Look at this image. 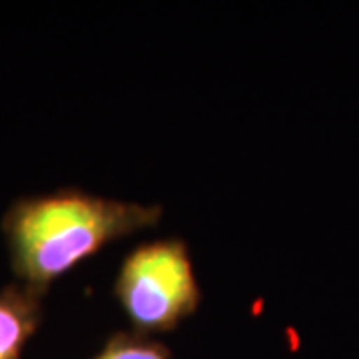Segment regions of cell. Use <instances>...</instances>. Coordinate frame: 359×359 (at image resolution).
<instances>
[{"instance_id":"2","label":"cell","mask_w":359,"mask_h":359,"mask_svg":"<svg viewBox=\"0 0 359 359\" xmlns=\"http://www.w3.org/2000/svg\"><path fill=\"white\" fill-rule=\"evenodd\" d=\"M112 294L134 332H174L202 304L190 245L178 236L134 245L116 271Z\"/></svg>"},{"instance_id":"4","label":"cell","mask_w":359,"mask_h":359,"mask_svg":"<svg viewBox=\"0 0 359 359\" xmlns=\"http://www.w3.org/2000/svg\"><path fill=\"white\" fill-rule=\"evenodd\" d=\"M92 359H172V353L162 341L138 332H116Z\"/></svg>"},{"instance_id":"1","label":"cell","mask_w":359,"mask_h":359,"mask_svg":"<svg viewBox=\"0 0 359 359\" xmlns=\"http://www.w3.org/2000/svg\"><path fill=\"white\" fill-rule=\"evenodd\" d=\"M164 208L98 196L78 186L16 198L0 219L16 282L36 294L102 248L160 224Z\"/></svg>"},{"instance_id":"3","label":"cell","mask_w":359,"mask_h":359,"mask_svg":"<svg viewBox=\"0 0 359 359\" xmlns=\"http://www.w3.org/2000/svg\"><path fill=\"white\" fill-rule=\"evenodd\" d=\"M44 318V295L20 282L0 287V359H20Z\"/></svg>"}]
</instances>
